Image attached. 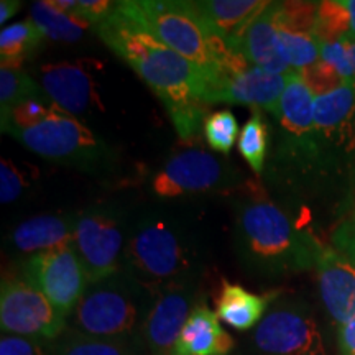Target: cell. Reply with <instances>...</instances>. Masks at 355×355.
<instances>
[{
  "label": "cell",
  "instance_id": "f1b7e54d",
  "mask_svg": "<svg viewBox=\"0 0 355 355\" xmlns=\"http://www.w3.org/2000/svg\"><path fill=\"white\" fill-rule=\"evenodd\" d=\"M350 19L344 0H324L319 2L313 35L319 44L332 43L349 37Z\"/></svg>",
  "mask_w": 355,
  "mask_h": 355
},
{
  "label": "cell",
  "instance_id": "603a6c76",
  "mask_svg": "<svg viewBox=\"0 0 355 355\" xmlns=\"http://www.w3.org/2000/svg\"><path fill=\"white\" fill-rule=\"evenodd\" d=\"M53 355H146L140 340L92 337L66 329L53 343Z\"/></svg>",
  "mask_w": 355,
  "mask_h": 355
},
{
  "label": "cell",
  "instance_id": "ffe728a7",
  "mask_svg": "<svg viewBox=\"0 0 355 355\" xmlns=\"http://www.w3.org/2000/svg\"><path fill=\"white\" fill-rule=\"evenodd\" d=\"M193 3L212 32L235 55H239L248 26L270 6L260 0H198Z\"/></svg>",
  "mask_w": 355,
  "mask_h": 355
},
{
  "label": "cell",
  "instance_id": "83f0119b",
  "mask_svg": "<svg viewBox=\"0 0 355 355\" xmlns=\"http://www.w3.org/2000/svg\"><path fill=\"white\" fill-rule=\"evenodd\" d=\"M278 37L282 42L285 56L295 73L301 74L309 66L316 64L319 61V43L311 32H301V30L286 28L277 24Z\"/></svg>",
  "mask_w": 355,
  "mask_h": 355
},
{
  "label": "cell",
  "instance_id": "484cf974",
  "mask_svg": "<svg viewBox=\"0 0 355 355\" xmlns=\"http://www.w3.org/2000/svg\"><path fill=\"white\" fill-rule=\"evenodd\" d=\"M270 145V128L266 123L263 114L259 109H252L250 119L243 125L241 137H239V152L248 166L254 170L257 175L261 173L265 166L266 153H268Z\"/></svg>",
  "mask_w": 355,
  "mask_h": 355
},
{
  "label": "cell",
  "instance_id": "d6a6232c",
  "mask_svg": "<svg viewBox=\"0 0 355 355\" xmlns=\"http://www.w3.org/2000/svg\"><path fill=\"white\" fill-rule=\"evenodd\" d=\"M301 76H303L304 83L308 84V87L311 89L314 97L327 94V92L334 91V89L340 87L344 84L343 78L337 74V71L321 60L316 64L304 69L301 73Z\"/></svg>",
  "mask_w": 355,
  "mask_h": 355
},
{
  "label": "cell",
  "instance_id": "ba28073f",
  "mask_svg": "<svg viewBox=\"0 0 355 355\" xmlns=\"http://www.w3.org/2000/svg\"><path fill=\"white\" fill-rule=\"evenodd\" d=\"M250 355H327L316 319L304 304L277 300L248 337Z\"/></svg>",
  "mask_w": 355,
  "mask_h": 355
},
{
  "label": "cell",
  "instance_id": "f35d334b",
  "mask_svg": "<svg viewBox=\"0 0 355 355\" xmlns=\"http://www.w3.org/2000/svg\"><path fill=\"white\" fill-rule=\"evenodd\" d=\"M344 6L349 12V19H350V33L349 37L355 38V0H344Z\"/></svg>",
  "mask_w": 355,
  "mask_h": 355
},
{
  "label": "cell",
  "instance_id": "4dcf8cb0",
  "mask_svg": "<svg viewBox=\"0 0 355 355\" xmlns=\"http://www.w3.org/2000/svg\"><path fill=\"white\" fill-rule=\"evenodd\" d=\"M319 60L332 66L344 83L355 84V38L319 44Z\"/></svg>",
  "mask_w": 355,
  "mask_h": 355
},
{
  "label": "cell",
  "instance_id": "6da1fadb",
  "mask_svg": "<svg viewBox=\"0 0 355 355\" xmlns=\"http://www.w3.org/2000/svg\"><path fill=\"white\" fill-rule=\"evenodd\" d=\"M94 32L158 96L181 139L196 135L212 86L206 71L123 17L117 6Z\"/></svg>",
  "mask_w": 355,
  "mask_h": 355
},
{
  "label": "cell",
  "instance_id": "1f68e13d",
  "mask_svg": "<svg viewBox=\"0 0 355 355\" xmlns=\"http://www.w3.org/2000/svg\"><path fill=\"white\" fill-rule=\"evenodd\" d=\"M51 2L61 10L81 17L91 26L102 24L117 6V2H107V0H51Z\"/></svg>",
  "mask_w": 355,
  "mask_h": 355
},
{
  "label": "cell",
  "instance_id": "8d00e7d4",
  "mask_svg": "<svg viewBox=\"0 0 355 355\" xmlns=\"http://www.w3.org/2000/svg\"><path fill=\"white\" fill-rule=\"evenodd\" d=\"M337 340H339V355H355V321L340 324Z\"/></svg>",
  "mask_w": 355,
  "mask_h": 355
},
{
  "label": "cell",
  "instance_id": "f546056e",
  "mask_svg": "<svg viewBox=\"0 0 355 355\" xmlns=\"http://www.w3.org/2000/svg\"><path fill=\"white\" fill-rule=\"evenodd\" d=\"M207 144L214 152L227 155L237 140L239 123L230 110H217L207 115L204 122Z\"/></svg>",
  "mask_w": 355,
  "mask_h": 355
},
{
  "label": "cell",
  "instance_id": "d590c367",
  "mask_svg": "<svg viewBox=\"0 0 355 355\" xmlns=\"http://www.w3.org/2000/svg\"><path fill=\"white\" fill-rule=\"evenodd\" d=\"M25 189V180L10 159L0 162V201L10 204L21 196Z\"/></svg>",
  "mask_w": 355,
  "mask_h": 355
},
{
  "label": "cell",
  "instance_id": "5bb4252c",
  "mask_svg": "<svg viewBox=\"0 0 355 355\" xmlns=\"http://www.w3.org/2000/svg\"><path fill=\"white\" fill-rule=\"evenodd\" d=\"M319 152L324 145L343 148L344 152L355 150V84L343 86L314 99V132Z\"/></svg>",
  "mask_w": 355,
  "mask_h": 355
},
{
  "label": "cell",
  "instance_id": "5b68a950",
  "mask_svg": "<svg viewBox=\"0 0 355 355\" xmlns=\"http://www.w3.org/2000/svg\"><path fill=\"white\" fill-rule=\"evenodd\" d=\"M155 295L125 270L89 283L68 327L81 334L107 339H135L141 329Z\"/></svg>",
  "mask_w": 355,
  "mask_h": 355
},
{
  "label": "cell",
  "instance_id": "44dd1931",
  "mask_svg": "<svg viewBox=\"0 0 355 355\" xmlns=\"http://www.w3.org/2000/svg\"><path fill=\"white\" fill-rule=\"evenodd\" d=\"M234 339L222 329L217 313L198 304L178 337L171 355H227Z\"/></svg>",
  "mask_w": 355,
  "mask_h": 355
},
{
  "label": "cell",
  "instance_id": "836d02e7",
  "mask_svg": "<svg viewBox=\"0 0 355 355\" xmlns=\"http://www.w3.org/2000/svg\"><path fill=\"white\" fill-rule=\"evenodd\" d=\"M0 355H53V343L33 337L2 334Z\"/></svg>",
  "mask_w": 355,
  "mask_h": 355
},
{
  "label": "cell",
  "instance_id": "4fadbf2b",
  "mask_svg": "<svg viewBox=\"0 0 355 355\" xmlns=\"http://www.w3.org/2000/svg\"><path fill=\"white\" fill-rule=\"evenodd\" d=\"M198 306V283L173 286L155 295L141 329L148 355H171L178 337Z\"/></svg>",
  "mask_w": 355,
  "mask_h": 355
},
{
  "label": "cell",
  "instance_id": "e0dca14e",
  "mask_svg": "<svg viewBox=\"0 0 355 355\" xmlns=\"http://www.w3.org/2000/svg\"><path fill=\"white\" fill-rule=\"evenodd\" d=\"M314 97L301 74L288 76L285 91L275 115L288 139L285 152L304 155L313 148Z\"/></svg>",
  "mask_w": 355,
  "mask_h": 355
},
{
  "label": "cell",
  "instance_id": "ac0fdd59",
  "mask_svg": "<svg viewBox=\"0 0 355 355\" xmlns=\"http://www.w3.org/2000/svg\"><path fill=\"white\" fill-rule=\"evenodd\" d=\"M319 291L331 318L339 324L355 321V265L326 248L318 265Z\"/></svg>",
  "mask_w": 355,
  "mask_h": 355
},
{
  "label": "cell",
  "instance_id": "7a4b0ae2",
  "mask_svg": "<svg viewBox=\"0 0 355 355\" xmlns=\"http://www.w3.org/2000/svg\"><path fill=\"white\" fill-rule=\"evenodd\" d=\"M204 252L186 222L162 207L132 214L123 268L153 295L166 288L198 283Z\"/></svg>",
  "mask_w": 355,
  "mask_h": 355
},
{
  "label": "cell",
  "instance_id": "52a82bcc",
  "mask_svg": "<svg viewBox=\"0 0 355 355\" xmlns=\"http://www.w3.org/2000/svg\"><path fill=\"white\" fill-rule=\"evenodd\" d=\"M130 220L132 214L127 207L114 201L96 202L79 212L73 245L89 283L107 278L123 268Z\"/></svg>",
  "mask_w": 355,
  "mask_h": 355
},
{
  "label": "cell",
  "instance_id": "9c48e42d",
  "mask_svg": "<svg viewBox=\"0 0 355 355\" xmlns=\"http://www.w3.org/2000/svg\"><path fill=\"white\" fill-rule=\"evenodd\" d=\"M0 327L2 334L55 343L68 329V318L25 278H7L0 290Z\"/></svg>",
  "mask_w": 355,
  "mask_h": 355
},
{
  "label": "cell",
  "instance_id": "8fae6325",
  "mask_svg": "<svg viewBox=\"0 0 355 355\" xmlns=\"http://www.w3.org/2000/svg\"><path fill=\"white\" fill-rule=\"evenodd\" d=\"M21 273L68 319L89 285L86 270L73 243L25 259Z\"/></svg>",
  "mask_w": 355,
  "mask_h": 355
},
{
  "label": "cell",
  "instance_id": "d6986e66",
  "mask_svg": "<svg viewBox=\"0 0 355 355\" xmlns=\"http://www.w3.org/2000/svg\"><path fill=\"white\" fill-rule=\"evenodd\" d=\"M277 10L278 2H270V6L257 17L254 24L248 26L245 35H243L239 55L245 58L252 66L268 71V73L291 76V74L298 73L291 69L282 42H279Z\"/></svg>",
  "mask_w": 355,
  "mask_h": 355
},
{
  "label": "cell",
  "instance_id": "e575fe53",
  "mask_svg": "<svg viewBox=\"0 0 355 355\" xmlns=\"http://www.w3.org/2000/svg\"><path fill=\"white\" fill-rule=\"evenodd\" d=\"M332 250L355 265V209L337 225L331 237Z\"/></svg>",
  "mask_w": 355,
  "mask_h": 355
},
{
  "label": "cell",
  "instance_id": "7c38bea8",
  "mask_svg": "<svg viewBox=\"0 0 355 355\" xmlns=\"http://www.w3.org/2000/svg\"><path fill=\"white\" fill-rule=\"evenodd\" d=\"M286 83L288 76L257 68L242 55L232 53L224 74L212 87L209 104L214 102L242 104L277 115Z\"/></svg>",
  "mask_w": 355,
  "mask_h": 355
},
{
  "label": "cell",
  "instance_id": "7402d4cb",
  "mask_svg": "<svg viewBox=\"0 0 355 355\" xmlns=\"http://www.w3.org/2000/svg\"><path fill=\"white\" fill-rule=\"evenodd\" d=\"M278 295V291L255 295L241 285L224 282L217 301V316L234 329L248 331L259 326L266 314V308L277 301Z\"/></svg>",
  "mask_w": 355,
  "mask_h": 355
},
{
  "label": "cell",
  "instance_id": "9a60e30c",
  "mask_svg": "<svg viewBox=\"0 0 355 355\" xmlns=\"http://www.w3.org/2000/svg\"><path fill=\"white\" fill-rule=\"evenodd\" d=\"M40 78L44 94L73 117L89 114L101 105L94 79L83 63L46 64Z\"/></svg>",
  "mask_w": 355,
  "mask_h": 355
},
{
  "label": "cell",
  "instance_id": "cb8c5ba5",
  "mask_svg": "<svg viewBox=\"0 0 355 355\" xmlns=\"http://www.w3.org/2000/svg\"><path fill=\"white\" fill-rule=\"evenodd\" d=\"M32 21L38 26L43 37L63 43H76L91 26L81 17L58 8L51 0H38L30 7Z\"/></svg>",
  "mask_w": 355,
  "mask_h": 355
},
{
  "label": "cell",
  "instance_id": "d4e9b609",
  "mask_svg": "<svg viewBox=\"0 0 355 355\" xmlns=\"http://www.w3.org/2000/svg\"><path fill=\"white\" fill-rule=\"evenodd\" d=\"M43 33L32 20L17 21L0 33V63L2 66H19L42 44Z\"/></svg>",
  "mask_w": 355,
  "mask_h": 355
},
{
  "label": "cell",
  "instance_id": "74e56055",
  "mask_svg": "<svg viewBox=\"0 0 355 355\" xmlns=\"http://www.w3.org/2000/svg\"><path fill=\"white\" fill-rule=\"evenodd\" d=\"M20 8L21 2H19V0H2L0 2V24L3 25L7 20H10Z\"/></svg>",
  "mask_w": 355,
  "mask_h": 355
},
{
  "label": "cell",
  "instance_id": "2e32d148",
  "mask_svg": "<svg viewBox=\"0 0 355 355\" xmlns=\"http://www.w3.org/2000/svg\"><path fill=\"white\" fill-rule=\"evenodd\" d=\"M79 212L43 214L20 222L7 239L13 257H30L74 242Z\"/></svg>",
  "mask_w": 355,
  "mask_h": 355
},
{
  "label": "cell",
  "instance_id": "3957f363",
  "mask_svg": "<svg viewBox=\"0 0 355 355\" xmlns=\"http://www.w3.org/2000/svg\"><path fill=\"white\" fill-rule=\"evenodd\" d=\"M234 247L248 272L283 277L319 265L326 252L282 207L268 201H243L235 207Z\"/></svg>",
  "mask_w": 355,
  "mask_h": 355
},
{
  "label": "cell",
  "instance_id": "8992f818",
  "mask_svg": "<svg viewBox=\"0 0 355 355\" xmlns=\"http://www.w3.org/2000/svg\"><path fill=\"white\" fill-rule=\"evenodd\" d=\"M8 133L40 157L89 175L112 171L117 163L112 146L64 110H58L37 125L12 128Z\"/></svg>",
  "mask_w": 355,
  "mask_h": 355
},
{
  "label": "cell",
  "instance_id": "30bf717a",
  "mask_svg": "<svg viewBox=\"0 0 355 355\" xmlns=\"http://www.w3.org/2000/svg\"><path fill=\"white\" fill-rule=\"evenodd\" d=\"M241 180L229 162L199 148L173 155L152 180L153 193L159 198H180L186 194L225 189Z\"/></svg>",
  "mask_w": 355,
  "mask_h": 355
},
{
  "label": "cell",
  "instance_id": "277c9868",
  "mask_svg": "<svg viewBox=\"0 0 355 355\" xmlns=\"http://www.w3.org/2000/svg\"><path fill=\"white\" fill-rule=\"evenodd\" d=\"M117 10L153 35L158 42L206 71L212 81V91L227 68L232 51L212 32L193 2L127 0L117 2Z\"/></svg>",
  "mask_w": 355,
  "mask_h": 355
},
{
  "label": "cell",
  "instance_id": "4316f807",
  "mask_svg": "<svg viewBox=\"0 0 355 355\" xmlns=\"http://www.w3.org/2000/svg\"><path fill=\"white\" fill-rule=\"evenodd\" d=\"M46 96L33 78L19 66H2L0 68V115L21 104V102Z\"/></svg>",
  "mask_w": 355,
  "mask_h": 355
}]
</instances>
